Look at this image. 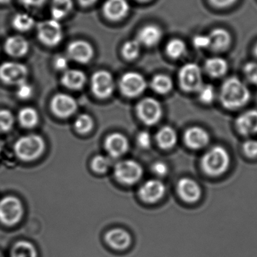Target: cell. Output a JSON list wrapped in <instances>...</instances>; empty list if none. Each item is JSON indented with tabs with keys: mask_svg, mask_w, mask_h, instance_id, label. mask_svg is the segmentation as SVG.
<instances>
[{
	"mask_svg": "<svg viewBox=\"0 0 257 257\" xmlns=\"http://www.w3.org/2000/svg\"><path fill=\"white\" fill-rule=\"evenodd\" d=\"M119 84L123 95L128 98L139 96L145 92L147 88L145 77L136 72H126L122 75Z\"/></svg>",
	"mask_w": 257,
	"mask_h": 257,
	"instance_id": "30bf717a",
	"label": "cell"
},
{
	"mask_svg": "<svg viewBox=\"0 0 257 257\" xmlns=\"http://www.w3.org/2000/svg\"><path fill=\"white\" fill-rule=\"evenodd\" d=\"M24 214V207L19 199L7 196L0 201V222L5 226L18 224Z\"/></svg>",
	"mask_w": 257,
	"mask_h": 257,
	"instance_id": "277c9868",
	"label": "cell"
},
{
	"mask_svg": "<svg viewBox=\"0 0 257 257\" xmlns=\"http://www.w3.org/2000/svg\"><path fill=\"white\" fill-rule=\"evenodd\" d=\"M28 69L25 65L16 62H6L0 65V79L9 84H19L25 82Z\"/></svg>",
	"mask_w": 257,
	"mask_h": 257,
	"instance_id": "9c48e42d",
	"label": "cell"
},
{
	"mask_svg": "<svg viewBox=\"0 0 257 257\" xmlns=\"http://www.w3.org/2000/svg\"><path fill=\"white\" fill-rule=\"evenodd\" d=\"M45 149V143L41 136L30 134L17 140L15 152L17 156L24 161H32L39 158Z\"/></svg>",
	"mask_w": 257,
	"mask_h": 257,
	"instance_id": "3957f363",
	"label": "cell"
},
{
	"mask_svg": "<svg viewBox=\"0 0 257 257\" xmlns=\"http://www.w3.org/2000/svg\"><path fill=\"white\" fill-rule=\"evenodd\" d=\"M12 25L18 31L27 32L34 27L35 20L28 14H17L12 20Z\"/></svg>",
	"mask_w": 257,
	"mask_h": 257,
	"instance_id": "4dcf8cb0",
	"label": "cell"
},
{
	"mask_svg": "<svg viewBox=\"0 0 257 257\" xmlns=\"http://www.w3.org/2000/svg\"><path fill=\"white\" fill-rule=\"evenodd\" d=\"M243 72L247 81L257 85V63L254 61L247 62L243 68Z\"/></svg>",
	"mask_w": 257,
	"mask_h": 257,
	"instance_id": "74e56055",
	"label": "cell"
},
{
	"mask_svg": "<svg viewBox=\"0 0 257 257\" xmlns=\"http://www.w3.org/2000/svg\"><path fill=\"white\" fill-rule=\"evenodd\" d=\"M51 108L53 113L60 118L72 116L78 109L76 100L67 94L56 95L51 100Z\"/></svg>",
	"mask_w": 257,
	"mask_h": 257,
	"instance_id": "7c38bea8",
	"label": "cell"
},
{
	"mask_svg": "<svg viewBox=\"0 0 257 257\" xmlns=\"http://www.w3.org/2000/svg\"><path fill=\"white\" fill-rule=\"evenodd\" d=\"M141 43L137 39L128 40L123 44L122 54L127 60H134L140 53Z\"/></svg>",
	"mask_w": 257,
	"mask_h": 257,
	"instance_id": "836d02e7",
	"label": "cell"
},
{
	"mask_svg": "<svg viewBox=\"0 0 257 257\" xmlns=\"http://www.w3.org/2000/svg\"><path fill=\"white\" fill-rule=\"evenodd\" d=\"M152 170L157 176L163 177L167 174L168 167L163 161H157L153 164Z\"/></svg>",
	"mask_w": 257,
	"mask_h": 257,
	"instance_id": "7bdbcfd3",
	"label": "cell"
},
{
	"mask_svg": "<svg viewBox=\"0 0 257 257\" xmlns=\"http://www.w3.org/2000/svg\"><path fill=\"white\" fill-rule=\"evenodd\" d=\"M151 85L154 92L160 95H166L172 90L173 83L172 78L169 75L160 74L153 78Z\"/></svg>",
	"mask_w": 257,
	"mask_h": 257,
	"instance_id": "f546056e",
	"label": "cell"
},
{
	"mask_svg": "<svg viewBox=\"0 0 257 257\" xmlns=\"http://www.w3.org/2000/svg\"><path fill=\"white\" fill-rule=\"evenodd\" d=\"M214 7L218 9H225L235 4L237 0H208Z\"/></svg>",
	"mask_w": 257,
	"mask_h": 257,
	"instance_id": "f6af8a7d",
	"label": "cell"
},
{
	"mask_svg": "<svg viewBox=\"0 0 257 257\" xmlns=\"http://www.w3.org/2000/svg\"><path fill=\"white\" fill-rule=\"evenodd\" d=\"M231 164L229 152L223 146L211 148L201 161L203 172L208 176L219 177L227 172Z\"/></svg>",
	"mask_w": 257,
	"mask_h": 257,
	"instance_id": "7a4b0ae2",
	"label": "cell"
},
{
	"mask_svg": "<svg viewBox=\"0 0 257 257\" xmlns=\"http://www.w3.org/2000/svg\"><path fill=\"white\" fill-rule=\"evenodd\" d=\"M209 141L210 136L208 131L200 127H191L184 134V142L190 149H202L206 146Z\"/></svg>",
	"mask_w": 257,
	"mask_h": 257,
	"instance_id": "e0dca14e",
	"label": "cell"
},
{
	"mask_svg": "<svg viewBox=\"0 0 257 257\" xmlns=\"http://www.w3.org/2000/svg\"><path fill=\"white\" fill-rule=\"evenodd\" d=\"M78 2H79L81 6L87 7V6H90L92 5L95 4L97 2V0H78Z\"/></svg>",
	"mask_w": 257,
	"mask_h": 257,
	"instance_id": "7dc6e473",
	"label": "cell"
},
{
	"mask_svg": "<svg viewBox=\"0 0 257 257\" xmlns=\"http://www.w3.org/2000/svg\"><path fill=\"white\" fill-rule=\"evenodd\" d=\"M237 131L244 137L257 134V110H250L241 113L235 120Z\"/></svg>",
	"mask_w": 257,
	"mask_h": 257,
	"instance_id": "9a60e30c",
	"label": "cell"
},
{
	"mask_svg": "<svg viewBox=\"0 0 257 257\" xmlns=\"http://www.w3.org/2000/svg\"><path fill=\"white\" fill-rule=\"evenodd\" d=\"M105 148L111 156L118 158L128 151L127 138L120 133H113L105 139Z\"/></svg>",
	"mask_w": 257,
	"mask_h": 257,
	"instance_id": "ac0fdd59",
	"label": "cell"
},
{
	"mask_svg": "<svg viewBox=\"0 0 257 257\" xmlns=\"http://www.w3.org/2000/svg\"><path fill=\"white\" fill-rule=\"evenodd\" d=\"M166 193V187L161 181L151 180L145 182L139 189L141 199L147 203L153 204L160 201Z\"/></svg>",
	"mask_w": 257,
	"mask_h": 257,
	"instance_id": "5bb4252c",
	"label": "cell"
},
{
	"mask_svg": "<svg viewBox=\"0 0 257 257\" xmlns=\"http://www.w3.org/2000/svg\"><path fill=\"white\" fill-rule=\"evenodd\" d=\"M193 45L196 48L202 49V48H210L211 39L209 36L206 35H197L193 39Z\"/></svg>",
	"mask_w": 257,
	"mask_h": 257,
	"instance_id": "60d3db41",
	"label": "cell"
},
{
	"mask_svg": "<svg viewBox=\"0 0 257 257\" xmlns=\"http://www.w3.org/2000/svg\"><path fill=\"white\" fill-rule=\"evenodd\" d=\"M2 149H3V145H2L1 141H0V153H1Z\"/></svg>",
	"mask_w": 257,
	"mask_h": 257,
	"instance_id": "816d5d0a",
	"label": "cell"
},
{
	"mask_svg": "<svg viewBox=\"0 0 257 257\" xmlns=\"http://www.w3.org/2000/svg\"><path fill=\"white\" fill-rule=\"evenodd\" d=\"M72 0H52L51 13L53 18L57 21L66 18L73 9Z\"/></svg>",
	"mask_w": 257,
	"mask_h": 257,
	"instance_id": "4316f807",
	"label": "cell"
},
{
	"mask_svg": "<svg viewBox=\"0 0 257 257\" xmlns=\"http://www.w3.org/2000/svg\"><path fill=\"white\" fill-rule=\"evenodd\" d=\"M248 87L235 76L226 78L220 88V101L226 110H236L248 104L250 100Z\"/></svg>",
	"mask_w": 257,
	"mask_h": 257,
	"instance_id": "6da1fadb",
	"label": "cell"
},
{
	"mask_svg": "<svg viewBox=\"0 0 257 257\" xmlns=\"http://www.w3.org/2000/svg\"><path fill=\"white\" fill-rule=\"evenodd\" d=\"M0 257H4V256H3V254H2V253H0Z\"/></svg>",
	"mask_w": 257,
	"mask_h": 257,
	"instance_id": "f5cc1de1",
	"label": "cell"
},
{
	"mask_svg": "<svg viewBox=\"0 0 257 257\" xmlns=\"http://www.w3.org/2000/svg\"><path fill=\"white\" fill-rule=\"evenodd\" d=\"M242 150L244 155L250 158H255L257 157V140L253 139L244 141L242 145Z\"/></svg>",
	"mask_w": 257,
	"mask_h": 257,
	"instance_id": "f35d334b",
	"label": "cell"
},
{
	"mask_svg": "<svg viewBox=\"0 0 257 257\" xmlns=\"http://www.w3.org/2000/svg\"><path fill=\"white\" fill-rule=\"evenodd\" d=\"M199 98L201 102L205 104H211L214 102L216 98V92L214 87L211 84H202L198 91Z\"/></svg>",
	"mask_w": 257,
	"mask_h": 257,
	"instance_id": "e575fe53",
	"label": "cell"
},
{
	"mask_svg": "<svg viewBox=\"0 0 257 257\" xmlns=\"http://www.w3.org/2000/svg\"><path fill=\"white\" fill-rule=\"evenodd\" d=\"M69 60L66 57L64 56H59L55 59L54 61V66L57 70L66 71L68 67Z\"/></svg>",
	"mask_w": 257,
	"mask_h": 257,
	"instance_id": "ee69618b",
	"label": "cell"
},
{
	"mask_svg": "<svg viewBox=\"0 0 257 257\" xmlns=\"http://www.w3.org/2000/svg\"><path fill=\"white\" fill-rule=\"evenodd\" d=\"M39 119L37 111L32 107H24L18 113V120L24 128H34L37 125Z\"/></svg>",
	"mask_w": 257,
	"mask_h": 257,
	"instance_id": "f1b7e54d",
	"label": "cell"
},
{
	"mask_svg": "<svg viewBox=\"0 0 257 257\" xmlns=\"http://www.w3.org/2000/svg\"><path fill=\"white\" fill-rule=\"evenodd\" d=\"M178 78L181 89L187 92H198L203 84L202 69L194 63L183 66L180 69Z\"/></svg>",
	"mask_w": 257,
	"mask_h": 257,
	"instance_id": "8992f818",
	"label": "cell"
},
{
	"mask_svg": "<svg viewBox=\"0 0 257 257\" xmlns=\"http://www.w3.org/2000/svg\"><path fill=\"white\" fill-rule=\"evenodd\" d=\"M177 192L180 198L188 203L198 202L202 196V190L199 184L189 178H183L178 182Z\"/></svg>",
	"mask_w": 257,
	"mask_h": 257,
	"instance_id": "2e32d148",
	"label": "cell"
},
{
	"mask_svg": "<svg viewBox=\"0 0 257 257\" xmlns=\"http://www.w3.org/2000/svg\"><path fill=\"white\" fill-rule=\"evenodd\" d=\"M5 50L8 54L12 57H23L28 52L29 43L23 36H10L5 42Z\"/></svg>",
	"mask_w": 257,
	"mask_h": 257,
	"instance_id": "603a6c76",
	"label": "cell"
},
{
	"mask_svg": "<svg viewBox=\"0 0 257 257\" xmlns=\"http://www.w3.org/2000/svg\"><path fill=\"white\" fill-rule=\"evenodd\" d=\"M87 81L85 73L79 69H67L62 76V84L72 90L82 89Z\"/></svg>",
	"mask_w": 257,
	"mask_h": 257,
	"instance_id": "cb8c5ba5",
	"label": "cell"
},
{
	"mask_svg": "<svg viewBox=\"0 0 257 257\" xmlns=\"http://www.w3.org/2000/svg\"><path fill=\"white\" fill-rule=\"evenodd\" d=\"M104 15L111 21H120L127 15L130 5L127 0H106L102 7Z\"/></svg>",
	"mask_w": 257,
	"mask_h": 257,
	"instance_id": "d6986e66",
	"label": "cell"
},
{
	"mask_svg": "<svg viewBox=\"0 0 257 257\" xmlns=\"http://www.w3.org/2000/svg\"><path fill=\"white\" fill-rule=\"evenodd\" d=\"M211 39L210 48L215 52H223L230 47L232 42L230 33L226 29L217 27L208 35Z\"/></svg>",
	"mask_w": 257,
	"mask_h": 257,
	"instance_id": "ffe728a7",
	"label": "cell"
},
{
	"mask_svg": "<svg viewBox=\"0 0 257 257\" xmlns=\"http://www.w3.org/2000/svg\"><path fill=\"white\" fill-rule=\"evenodd\" d=\"M227 61L223 57H213L208 58L205 63V72L211 78H220L226 75L228 71Z\"/></svg>",
	"mask_w": 257,
	"mask_h": 257,
	"instance_id": "d4e9b609",
	"label": "cell"
},
{
	"mask_svg": "<svg viewBox=\"0 0 257 257\" xmlns=\"http://www.w3.org/2000/svg\"><path fill=\"white\" fill-rule=\"evenodd\" d=\"M37 33L40 42L48 46H56L63 37L61 24L54 18L39 23L37 26Z\"/></svg>",
	"mask_w": 257,
	"mask_h": 257,
	"instance_id": "5b68a950",
	"label": "cell"
},
{
	"mask_svg": "<svg viewBox=\"0 0 257 257\" xmlns=\"http://www.w3.org/2000/svg\"><path fill=\"white\" fill-rule=\"evenodd\" d=\"M12 0H0V4H7L10 3Z\"/></svg>",
	"mask_w": 257,
	"mask_h": 257,
	"instance_id": "c3c4849f",
	"label": "cell"
},
{
	"mask_svg": "<svg viewBox=\"0 0 257 257\" xmlns=\"http://www.w3.org/2000/svg\"><path fill=\"white\" fill-rule=\"evenodd\" d=\"M92 169L97 174H104L111 167V161L108 157L96 155L91 162Z\"/></svg>",
	"mask_w": 257,
	"mask_h": 257,
	"instance_id": "d590c367",
	"label": "cell"
},
{
	"mask_svg": "<svg viewBox=\"0 0 257 257\" xmlns=\"http://www.w3.org/2000/svg\"><path fill=\"white\" fill-rule=\"evenodd\" d=\"M157 144L163 149L173 148L178 140L176 131L170 126H164L160 128L156 135Z\"/></svg>",
	"mask_w": 257,
	"mask_h": 257,
	"instance_id": "484cf974",
	"label": "cell"
},
{
	"mask_svg": "<svg viewBox=\"0 0 257 257\" xmlns=\"http://www.w3.org/2000/svg\"><path fill=\"white\" fill-rule=\"evenodd\" d=\"M11 257H38L37 250L31 243L20 241L12 247Z\"/></svg>",
	"mask_w": 257,
	"mask_h": 257,
	"instance_id": "83f0119b",
	"label": "cell"
},
{
	"mask_svg": "<svg viewBox=\"0 0 257 257\" xmlns=\"http://www.w3.org/2000/svg\"><path fill=\"white\" fill-rule=\"evenodd\" d=\"M136 113L140 120L148 125H155L161 119L163 110L161 104L152 98H146L139 101Z\"/></svg>",
	"mask_w": 257,
	"mask_h": 257,
	"instance_id": "ba28073f",
	"label": "cell"
},
{
	"mask_svg": "<svg viewBox=\"0 0 257 257\" xmlns=\"http://www.w3.org/2000/svg\"><path fill=\"white\" fill-rule=\"evenodd\" d=\"M108 246L114 250H123L127 248L131 243V236L122 229H113L108 231L105 236Z\"/></svg>",
	"mask_w": 257,
	"mask_h": 257,
	"instance_id": "44dd1931",
	"label": "cell"
},
{
	"mask_svg": "<svg viewBox=\"0 0 257 257\" xmlns=\"http://www.w3.org/2000/svg\"><path fill=\"white\" fill-rule=\"evenodd\" d=\"M33 88L25 81L19 84L17 90V95L21 100H27L33 96Z\"/></svg>",
	"mask_w": 257,
	"mask_h": 257,
	"instance_id": "ab89813d",
	"label": "cell"
},
{
	"mask_svg": "<svg viewBox=\"0 0 257 257\" xmlns=\"http://www.w3.org/2000/svg\"><path fill=\"white\" fill-rule=\"evenodd\" d=\"M163 36L161 29L155 25H148L139 30L137 40L141 45L147 47L155 46L160 42Z\"/></svg>",
	"mask_w": 257,
	"mask_h": 257,
	"instance_id": "7402d4cb",
	"label": "cell"
},
{
	"mask_svg": "<svg viewBox=\"0 0 257 257\" xmlns=\"http://www.w3.org/2000/svg\"><path fill=\"white\" fill-rule=\"evenodd\" d=\"M114 175L116 179L120 184L125 185H133L137 183L143 175L142 166L133 161L125 160L116 164L114 169Z\"/></svg>",
	"mask_w": 257,
	"mask_h": 257,
	"instance_id": "52a82bcc",
	"label": "cell"
},
{
	"mask_svg": "<svg viewBox=\"0 0 257 257\" xmlns=\"http://www.w3.org/2000/svg\"><path fill=\"white\" fill-rule=\"evenodd\" d=\"M68 57L80 63H87L94 55L93 46L85 40H75L67 48Z\"/></svg>",
	"mask_w": 257,
	"mask_h": 257,
	"instance_id": "4fadbf2b",
	"label": "cell"
},
{
	"mask_svg": "<svg viewBox=\"0 0 257 257\" xmlns=\"http://www.w3.org/2000/svg\"><path fill=\"white\" fill-rule=\"evenodd\" d=\"M136 1L139 2V3H147V2L151 1V0H136Z\"/></svg>",
	"mask_w": 257,
	"mask_h": 257,
	"instance_id": "f907efd6",
	"label": "cell"
},
{
	"mask_svg": "<svg viewBox=\"0 0 257 257\" xmlns=\"http://www.w3.org/2000/svg\"><path fill=\"white\" fill-rule=\"evenodd\" d=\"M23 6L28 8H40L45 4L46 0H19Z\"/></svg>",
	"mask_w": 257,
	"mask_h": 257,
	"instance_id": "bcb514c9",
	"label": "cell"
},
{
	"mask_svg": "<svg viewBox=\"0 0 257 257\" xmlns=\"http://www.w3.org/2000/svg\"><path fill=\"white\" fill-rule=\"evenodd\" d=\"M91 89L93 94L101 99H106L114 90V80L108 71L99 70L91 78Z\"/></svg>",
	"mask_w": 257,
	"mask_h": 257,
	"instance_id": "8fae6325",
	"label": "cell"
},
{
	"mask_svg": "<svg viewBox=\"0 0 257 257\" xmlns=\"http://www.w3.org/2000/svg\"><path fill=\"white\" fill-rule=\"evenodd\" d=\"M75 130L80 134H87L93 129L94 122L91 116L87 114H81L77 118L75 122Z\"/></svg>",
	"mask_w": 257,
	"mask_h": 257,
	"instance_id": "d6a6232c",
	"label": "cell"
},
{
	"mask_svg": "<svg viewBox=\"0 0 257 257\" xmlns=\"http://www.w3.org/2000/svg\"><path fill=\"white\" fill-rule=\"evenodd\" d=\"M138 144L143 149H148L151 145V134L147 131H141L137 136Z\"/></svg>",
	"mask_w": 257,
	"mask_h": 257,
	"instance_id": "b9f144b4",
	"label": "cell"
},
{
	"mask_svg": "<svg viewBox=\"0 0 257 257\" xmlns=\"http://www.w3.org/2000/svg\"><path fill=\"white\" fill-rule=\"evenodd\" d=\"M15 122L13 115L9 110H0V133L8 132L12 129Z\"/></svg>",
	"mask_w": 257,
	"mask_h": 257,
	"instance_id": "8d00e7d4",
	"label": "cell"
},
{
	"mask_svg": "<svg viewBox=\"0 0 257 257\" xmlns=\"http://www.w3.org/2000/svg\"><path fill=\"white\" fill-rule=\"evenodd\" d=\"M253 54L257 57V43L255 45L254 48H253Z\"/></svg>",
	"mask_w": 257,
	"mask_h": 257,
	"instance_id": "681fc988",
	"label": "cell"
},
{
	"mask_svg": "<svg viewBox=\"0 0 257 257\" xmlns=\"http://www.w3.org/2000/svg\"><path fill=\"white\" fill-rule=\"evenodd\" d=\"M166 51L169 57L178 59L185 54L187 51V46L185 42L181 39H173L168 42Z\"/></svg>",
	"mask_w": 257,
	"mask_h": 257,
	"instance_id": "1f68e13d",
	"label": "cell"
}]
</instances>
